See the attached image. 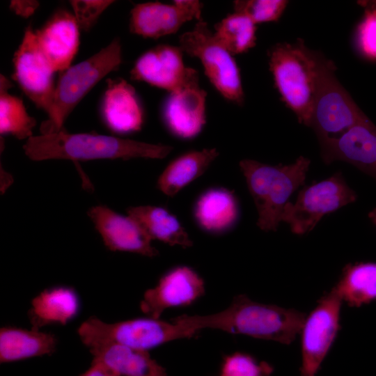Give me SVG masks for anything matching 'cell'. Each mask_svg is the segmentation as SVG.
Returning a JSON list of instances; mask_svg holds the SVG:
<instances>
[{
	"instance_id": "6da1fadb",
	"label": "cell",
	"mask_w": 376,
	"mask_h": 376,
	"mask_svg": "<svg viewBox=\"0 0 376 376\" xmlns=\"http://www.w3.org/2000/svg\"><path fill=\"white\" fill-rule=\"evenodd\" d=\"M306 317L301 311L256 302L240 295L218 313L182 315L172 320L196 333L202 329H214L290 345L300 334Z\"/></svg>"
},
{
	"instance_id": "7a4b0ae2",
	"label": "cell",
	"mask_w": 376,
	"mask_h": 376,
	"mask_svg": "<svg viewBox=\"0 0 376 376\" xmlns=\"http://www.w3.org/2000/svg\"><path fill=\"white\" fill-rule=\"evenodd\" d=\"M32 160L163 159L173 147L97 134H70L63 130L29 138L23 146Z\"/></svg>"
},
{
	"instance_id": "3957f363",
	"label": "cell",
	"mask_w": 376,
	"mask_h": 376,
	"mask_svg": "<svg viewBox=\"0 0 376 376\" xmlns=\"http://www.w3.org/2000/svg\"><path fill=\"white\" fill-rule=\"evenodd\" d=\"M269 70L285 104L299 122L311 126L316 93L318 54L298 39L278 43L269 53Z\"/></svg>"
},
{
	"instance_id": "277c9868",
	"label": "cell",
	"mask_w": 376,
	"mask_h": 376,
	"mask_svg": "<svg viewBox=\"0 0 376 376\" xmlns=\"http://www.w3.org/2000/svg\"><path fill=\"white\" fill-rule=\"evenodd\" d=\"M311 160L303 156L288 165L271 166L243 159L240 167L258 211L257 226L276 230L283 208L292 194L304 184Z\"/></svg>"
},
{
	"instance_id": "5b68a950",
	"label": "cell",
	"mask_w": 376,
	"mask_h": 376,
	"mask_svg": "<svg viewBox=\"0 0 376 376\" xmlns=\"http://www.w3.org/2000/svg\"><path fill=\"white\" fill-rule=\"evenodd\" d=\"M122 63L121 45L118 38L98 52L63 72L55 86L48 119L40 127L41 134L63 130L67 117L104 77L118 68Z\"/></svg>"
},
{
	"instance_id": "8992f818",
	"label": "cell",
	"mask_w": 376,
	"mask_h": 376,
	"mask_svg": "<svg viewBox=\"0 0 376 376\" xmlns=\"http://www.w3.org/2000/svg\"><path fill=\"white\" fill-rule=\"evenodd\" d=\"M87 347L116 344L148 351L171 340L188 338L196 333L182 324L152 318H135L113 323L90 317L77 329Z\"/></svg>"
},
{
	"instance_id": "52a82bcc",
	"label": "cell",
	"mask_w": 376,
	"mask_h": 376,
	"mask_svg": "<svg viewBox=\"0 0 376 376\" xmlns=\"http://www.w3.org/2000/svg\"><path fill=\"white\" fill-rule=\"evenodd\" d=\"M335 75L334 63L318 54L316 93L311 126L322 143L337 139L365 120Z\"/></svg>"
},
{
	"instance_id": "ba28073f",
	"label": "cell",
	"mask_w": 376,
	"mask_h": 376,
	"mask_svg": "<svg viewBox=\"0 0 376 376\" xmlns=\"http://www.w3.org/2000/svg\"><path fill=\"white\" fill-rule=\"evenodd\" d=\"M180 48L198 58L210 83L226 100L242 104L244 91L239 68L233 57L216 39L203 20L179 38Z\"/></svg>"
},
{
	"instance_id": "9c48e42d",
	"label": "cell",
	"mask_w": 376,
	"mask_h": 376,
	"mask_svg": "<svg viewBox=\"0 0 376 376\" xmlns=\"http://www.w3.org/2000/svg\"><path fill=\"white\" fill-rule=\"evenodd\" d=\"M356 192L345 182L340 172L302 189L294 203L288 202L281 221L289 224L291 231L303 235L312 230L327 214L354 203Z\"/></svg>"
},
{
	"instance_id": "30bf717a",
	"label": "cell",
	"mask_w": 376,
	"mask_h": 376,
	"mask_svg": "<svg viewBox=\"0 0 376 376\" xmlns=\"http://www.w3.org/2000/svg\"><path fill=\"white\" fill-rule=\"evenodd\" d=\"M343 300L334 288L318 299L301 330V376H315L340 329Z\"/></svg>"
},
{
	"instance_id": "8fae6325",
	"label": "cell",
	"mask_w": 376,
	"mask_h": 376,
	"mask_svg": "<svg viewBox=\"0 0 376 376\" xmlns=\"http://www.w3.org/2000/svg\"><path fill=\"white\" fill-rule=\"evenodd\" d=\"M13 67V78L36 106L47 113L55 90L54 71L43 55L31 26L25 30L14 54Z\"/></svg>"
},
{
	"instance_id": "7c38bea8",
	"label": "cell",
	"mask_w": 376,
	"mask_h": 376,
	"mask_svg": "<svg viewBox=\"0 0 376 376\" xmlns=\"http://www.w3.org/2000/svg\"><path fill=\"white\" fill-rule=\"evenodd\" d=\"M202 3L195 0H177L172 4L147 2L131 10L130 28L133 33L159 38L177 32L187 22L201 20Z\"/></svg>"
},
{
	"instance_id": "4fadbf2b",
	"label": "cell",
	"mask_w": 376,
	"mask_h": 376,
	"mask_svg": "<svg viewBox=\"0 0 376 376\" xmlns=\"http://www.w3.org/2000/svg\"><path fill=\"white\" fill-rule=\"evenodd\" d=\"M204 292L203 279L191 268L179 266L166 272L154 288L144 292L140 308L148 317L159 319L165 310L189 305Z\"/></svg>"
},
{
	"instance_id": "5bb4252c",
	"label": "cell",
	"mask_w": 376,
	"mask_h": 376,
	"mask_svg": "<svg viewBox=\"0 0 376 376\" xmlns=\"http://www.w3.org/2000/svg\"><path fill=\"white\" fill-rule=\"evenodd\" d=\"M180 47L160 45L143 54L130 74L134 80L145 81L170 93L182 86L197 71L186 67Z\"/></svg>"
},
{
	"instance_id": "9a60e30c",
	"label": "cell",
	"mask_w": 376,
	"mask_h": 376,
	"mask_svg": "<svg viewBox=\"0 0 376 376\" xmlns=\"http://www.w3.org/2000/svg\"><path fill=\"white\" fill-rule=\"evenodd\" d=\"M206 96V91L199 86L198 72L170 93L163 116L171 133L182 139H191L201 132L205 124Z\"/></svg>"
},
{
	"instance_id": "2e32d148",
	"label": "cell",
	"mask_w": 376,
	"mask_h": 376,
	"mask_svg": "<svg viewBox=\"0 0 376 376\" xmlns=\"http://www.w3.org/2000/svg\"><path fill=\"white\" fill-rule=\"evenodd\" d=\"M88 214L109 250L148 257L158 254L151 244V238L130 216L120 214L104 205L92 207Z\"/></svg>"
},
{
	"instance_id": "e0dca14e",
	"label": "cell",
	"mask_w": 376,
	"mask_h": 376,
	"mask_svg": "<svg viewBox=\"0 0 376 376\" xmlns=\"http://www.w3.org/2000/svg\"><path fill=\"white\" fill-rule=\"evenodd\" d=\"M323 161L346 162L376 180V126L368 118L337 139L320 143Z\"/></svg>"
},
{
	"instance_id": "ac0fdd59",
	"label": "cell",
	"mask_w": 376,
	"mask_h": 376,
	"mask_svg": "<svg viewBox=\"0 0 376 376\" xmlns=\"http://www.w3.org/2000/svg\"><path fill=\"white\" fill-rule=\"evenodd\" d=\"M79 30L74 15L59 10L35 31L39 47L54 72L70 68L79 47Z\"/></svg>"
},
{
	"instance_id": "d6986e66",
	"label": "cell",
	"mask_w": 376,
	"mask_h": 376,
	"mask_svg": "<svg viewBox=\"0 0 376 376\" xmlns=\"http://www.w3.org/2000/svg\"><path fill=\"white\" fill-rule=\"evenodd\" d=\"M102 115L112 132L128 134L141 130L143 112L134 87L122 79L107 80Z\"/></svg>"
},
{
	"instance_id": "ffe728a7",
	"label": "cell",
	"mask_w": 376,
	"mask_h": 376,
	"mask_svg": "<svg viewBox=\"0 0 376 376\" xmlns=\"http://www.w3.org/2000/svg\"><path fill=\"white\" fill-rule=\"evenodd\" d=\"M88 350L92 360L103 363L118 376H168L148 351L116 344L95 345Z\"/></svg>"
},
{
	"instance_id": "44dd1931",
	"label": "cell",
	"mask_w": 376,
	"mask_h": 376,
	"mask_svg": "<svg viewBox=\"0 0 376 376\" xmlns=\"http://www.w3.org/2000/svg\"><path fill=\"white\" fill-rule=\"evenodd\" d=\"M80 301L76 291L67 286L47 288L31 301L29 318L31 329L40 330L49 324L65 325L79 313Z\"/></svg>"
},
{
	"instance_id": "7402d4cb",
	"label": "cell",
	"mask_w": 376,
	"mask_h": 376,
	"mask_svg": "<svg viewBox=\"0 0 376 376\" xmlns=\"http://www.w3.org/2000/svg\"><path fill=\"white\" fill-rule=\"evenodd\" d=\"M57 344L56 336L51 333L3 327L0 329V362L10 363L51 354Z\"/></svg>"
},
{
	"instance_id": "603a6c76",
	"label": "cell",
	"mask_w": 376,
	"mask_h": 376,
	"mask_svg": "<svg viewBox=\"0 0 376 376\" xmlns=\"http://www.w3.org/2000/svg\"><path fill=\"white\" fill-rule=\"evenodd\" d=\"M219 155L216 148H205L185 153L165 168L157 180V187L165 195L174 196L200 177Z\"/></svg>"
},
{
	"instance_id": "cb8c5ba5",
	"label": "cell",
	"mask_w": 376,
	"mask_h": 376,
	"mask_svg": "<svg viewBox=\"0 0 376 376\" xmlns=\"http://www.w3.org/2000/svg\"><path fill=\"white\" fill-rule=\"evenodd\" d=\"M151 240L183 247L193 242L179 220L165 208L152 205L131 207L127 210Z\"/></svg>"
},
{
	"instance_id": "d4e9b609",
	"label": "cell",
	"mask_w": 376,
	"mask_h": 376,
	"mask_svg": "<svg viewBox=\"0 0 376 376\" xmlns=\"http://www.w3.org/2000/svg\"><path fill=\"white\" fill-rule=\"evenodd\" d=\"M195 218L205 230L219 233L230 229L238 217L233 194L224 188H213L203 193L194 209Z\"/></svg>"
},
{
	"instance_id": "484cf974",
	"label": "cell",
	"mask_w": 376,
	"mask_h": 376,
	"mask_svg": "<svg viewBox=\"0 0 376 376\" xmlns=\"http://www.w3.org/2000/svg\"><path fill=\"white\" fill-rule=\"evenodd\" d=\"M343 301L359 307L376 300V263L347 264L334 287Z\"/></svg>"
},
{
	"instance_id": "4316f807",
	"label": "cell",
	"mask_w": 376,
	"mask_h": 376,
	"mask_svg": "<svg viewBox=\"0 0 376 376\" xmlns=\"http://www.w3.org/2000/svg\"><path fill=\"white\" fill-rule=\"evenodd\" d=\"M12 84L3 75L0 79V133L10 134L17 139L32 136L36 120L30 116L22 100L8 93Z\"/></svg>"
},
{
	"instance_id": "83f0119b",
	"label": "cell",
	"mask_w": 376,
	"mask_h": 376,
	"mask_svg": "<svg viewBox=\"0 0 376 376\" xmlns=\"http://www.w3.org/2000/svg\"><path fill=\"white\" fill-rule=\"evenodd\" d=\"M256 25L245 15L235 12L215 24L214 35L232 55L242 54L256 45Z\"/></svg>"
},
{
	"instance_id": "f1b7e54d",
	"label": "cell",
	"mask_w": 376,
	"mask_h": 376,
	"mask_svg": "<svg viewBox=\"0 0 376 376\" xmlns=\"http://www.w3.org/2000/svg\"><path fill=\"white\" fill-rule=\"evenodd\" d=\"M273 371V366L266 361H259L246 353L235 352L224 358L219 376H271Z\"/></svg>"
},
{
	"instance_id": "f546056e",
	"label": "cell",
	"mask_w": 376,
	"mask_h": 376,
	"mask_svg": "<svg viewBox=\"0 0 376 376\" xmlns=\"http://www.w3.org/2000/svg\"><path fill=\"white\" fill-rule=\"evenodd\" d=\"M286 0H238L233 2L234 10L249 17L256 24L277 21L285 10Z\"/></svg>"
},
{
	"instance_id": "4dcf8cb0",
	"label": "cell",
	"mask_w": 376,
	"mask_h": 376,
	"mask_svg": "<svg viewBox=\"0 0 376 376\" xmlns=\"http://www.w3.org/2000/svg\"><path fill=\"white\" fill-rule=\"evenodd\" d=\"M364 14L356 31V45L366 58L376 61V1H362Z\"/></svg>"
},
{
	"instance_id": "1f68e13d",
	"label": "cell",
	"mask_w": 376,
	"mask_h": 376,
	"mask_svg": "<svg viewBox=\"0 0 376 376\" xmlns=\"http://www.w3.org/2000/svg\"><path fill=\"white\" fill-rule=\"evenodd\" d=\"M79 29L87 31L96 22L100 15L113 1L73 0L70 1Z\"/></svg>"
},
{
	"instance_id": "d6a6232c",
	"label": "cell",
	"mask_w": 376,
	"mask_h": 376,
	"mask_svg": "<svg viewBox=\"0 0 376 376\" xmlns=\"http://www.w3.org/2000/svg\"><path fill=\"white\" fill-rule=\"evenodd\" d=\"M39 6L36 1H11L10 8L17 15L27 17L31 15Z\"/></svg>"
},
{
	"instance_id": "836d02e7",
	"label": "cell",
	"mask_w": 376,
	"mask_h": 376,
	"mask_svg": "<svg viewBox=\"0 0 376 376\" xmlns=\"http://www.w3.org/2000/svg\"><path fill=\"white\" fill-rule=\"evenodd\" d=\"M79 376H118L103 363L92 360L90 367Z\"/></svg>"
},
{
	"instance_id": "e575fe53",
	"label": "cell",
	"mask_w": 376,
	"mask_h": 376,
	"mask_svg": "<svg viewBox=\"0 0 376 376\" xmlns=\"http://www.w3.org/2000/svg\"><path fill=\"white\" fill-rule=\"evenodd\" d=\"M368 217L370 219V221L373 222V224L376 226V207L373 209L368 213Z\"/></svg>"
}]
</instances>
